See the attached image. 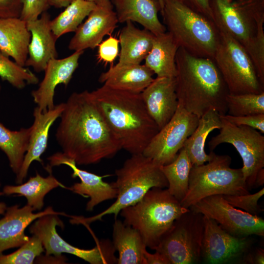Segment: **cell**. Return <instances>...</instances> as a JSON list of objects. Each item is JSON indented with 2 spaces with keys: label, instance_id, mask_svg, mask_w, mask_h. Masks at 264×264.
<instances>
[{
  "label": "cell",
  "instance_id": "13",
  "mask_svg": "<svg viewBox=\"0 0 264 264\" xmlns=\"http://www.w3.org/2000/svg\"><path fill=\"white\" fill-rule=\"evenodd\" d=\"M198 119L178 104L173 117L153 137L142 154L161 165L172 162L196 129Z\"/></svg>",
  "mask_w": 264,
  "mask_h": 264
},
{
  "label": "cell",
  "instance_id": "3",
  "mask_svg": "<svg viewBox=\"0 0 264 264\" xmlns=\"http://www.w3.org/2000/svg\"><path fill=\"white\" fill-rule=\"evenodd\" d=\"M90 92L122 149L131 154H142L159 130L148 112L141 93L104 85Z\"/></svg>",
  "mask_w": 264,
  "mask_h": 264
},
{
  "label": "cell",
  "instance_id": "33",
  "mask_svg": "<svg viewBox=\"0 0 264 264\" xmlns=\"http://www.w3.org/2000/svg\"><path fill=\"white\" fill-rule=\"evenodd\" d=\"M96 5L85 0H74L50 21V27L58 39L67 33L75 32Z\"/></svg>",
  "mask_w": 264,
  "mask_h": 264
},
{
  "label": "cell",
  "instance_id": "11",
  "mask_svg": "<svg viewBox=\"0 0 264 264\" xmlns=\"http://www.w3.org/2000/svg\"><path fill=\"white\" fill-rule=\"evenodd\" d=\"M220 117L222 126L219 133L209 141L210 151L222 143L233 145L242 159V170L247 188H256L257 176L264 168V136L256 129L237 126Z\"/></svg>",
  "mask_w": 264,
  "mask_h": 264
},
{
  "label": "cell",
  "instance_id": "22",
  "mask_svg": "<svg viewBox=\"0 0 264 264\" xmlns=\"http://www.w3.org/2000/svg\"><path fill=\"white\" fill-rule=\"evenodd\" d=\"M50 21V16L46 11L37 19L26 22L31 39L25 66L32 67L38 73L44 71L49 61L58 56L57 39L52 31Z\"/></svg>",
  "mask_w": 264,
  "mask_h": 264
},
{
  "label": "cell",
  "instance_id": "50",
  "mask_svg": "<svg viewBox=\"0 0 264 264\" xmlns=\"http://www.w3.org/2000/svg\"><path fill=\"white\" fill-rule=\"evenodd\" d=\"M1 85H0V92L1 91Z\"/></svg>",
  "mask_w": 264,
  "mask_h": 264
},
{
  "label": "cell",
  "instance_id": "29",
  "mask_svg": "<svg viewBox=\"0 0 264 264\" xmlns=\"http://www.w3.org/2000/svg\"><path fill=\"white\" fill-rule=\"evenodd\" d=\"M44 169L49 174L47 176L43 177L37 172L35 176L30 177L24 183L4 186L2 189L4 195L24 197L27 204L34 211L41 210L44 205V198L50 191L58 187L67 189L53 176L52 168L45 167Z\"/></svg>",
  "mask_w": 264,
  "mask_h": 264
},
{
  "label": "cell",
  "instance_id": "12",
  "mask_svg": "<svg viewBox=\"0 0 264 264\" xmlns=\"http://www.w3.org/2000/svg\"><path fill=\"white\" fill-rule=\"evenodd\" d=\"M64 228L63 221L58 215L48 214L39 217L29 228L32 235L41 241L45 255H61L68 253L74 255L90 264H114L117 263L116 251L109 239L97 242L92 249H84L71 245L57 233L56 227Z\"/></svg>",
  "mask_w": 264,
  "mask_h": 264
},
{
  "label": "cell",
  "instance_id": "14",
  "mask_svg": "<svg viewBox=\"0 0 264 264\" xmlns=\"http://www.w3.org/2000/svg\"><path fill=\"white\" fill-rule=\"evenodd\" d=\"M189 209L215 220L231 235L239 237L264 236V220L229 203L222 195L205 198Z\"/></svg>",
  "mask_w": 264,
  "mask_h": 264
},
{
  "label": "cell",
  "instance_id": "47",
  "mask_svg": "<svg viewBox=\"0 0 264 264\" xmlns=\"http://www.w3.org/2000/svg\"><path fill=\"white\" fill-rule=\"evenodd\" d=\"M95 3L96 5L107 8H113L111 0H85Z\"/></svg>",
  "mask_w": 264,
  "mask_h": 264
},
{
  "label": "cell",
  "instance_id": "5",
  "mask_svg": "<svg viewBox=\"0 0 264 264\" xmlns=\"http://www.w3.org/2000/svg\"><path fill=\"white\" fill-rule=\"evenodd\" d=\"M161 166L142 153L132 154L122 166L115 171L116 180L111 183L117 192L115 202L92 217L71 216L70 222L87 226L110 214H113L116 219L121 210L139 201L150 189L167 188L168 182L161 170Z\"/></svg>",
  "mask_w": 264,
  "mask_h": 264
},
{
  "label": "cell",
  "instance_id": "1",
  "mask_svg": "<svg viewBox=\"0 0 264 264\" xmlns=\"http://www.w3.org/2000/svg\"><path fill=\"white\" fill-rule=\"evenodd\" d=\"M64 104L55 137L76 165L97 164L122 149L90 91L73 92Z\"/></svg>",
  "mask_w": 264,
  "mask_h": 264
},
{
  "label": "cell",
  "instance_id": "17",
  "mask_svg": "<svg viewBox=\"0 0 264 264\" xmlns=\"http://www.w3.org/2000/svg\"><path fill=\"white\" fill-rule=\"evenodd\" d=\"M84 51H76L63 58H54L48 63L44 75L38 88L31 92L33 101L40 110L46 111L55 106L54 98L57 86H67L79 65V60Z\"/></svg>",
  "mask_w": 264,
  "mask_h": 264
},
{
  "label": "cell",
  "instance_id": "9",
  "mask_svg": "<svg viewBox=\"0 0 264 264\" xmlns=\"http://www.w3.org/2000/svg\"><path fill=\"white\" fill-rule=\"evenodd\" d=\"M219 41L213 60L227 87L229 94L261 93L264 85L245 50L226 33L219 31Z\"/></svg>",
  "mask_w": 264,
  "mask_h": 264
},
{
  "label": "cell",
  "instance_id": "39",
  "mask_svg": "<svg viewBox=\"0 0 264 264\" xmlns=\"http://www.w3.org/2000/svg\"><path fill=\"white\" fill-rule=\"evenodd\" d=\"M119 40L115 37L110 36L98 45L97 59L100 62L112 63L119 53Z\"/></svg>",
  "mask_w": 264,
  "mask_h": 264
},
{
  "label": "cell",
  "instance_id": "40",
  "mask_svg": "<svg viewBox=\"0 0 264 264\" xmlns=\"http://www.w3.org/2000/svg\"><path fill=\"white\" fill-rule=\"evenodd\" d=\"M220 116L237 126H245L264 133V114L235 116L227 114Z\"/></svg>",
  "mask_w": 264,
  "mask_h": 264
},
{
  "label": "cell",
  "instance_id": "4",
  "mask_svg": "<svg viewBox=\"0 0 264 264\" xmlns=\"http://www.w3.org/2000/svg\"><path fill=\"white\" fill-rule=\"evenodd\" d=\"M210 5L219 30L245 50L264 85V0H210Z\"/></svg>",
  "mask_w": 264,
  "mask_h": 264
},
{
  "label": "cell",
  "instance_id": "20",
  "mask_svg": "<svg viewBox=\"0 0 264 264\" xmlns=\"http://www.w3.org/2000/svg\"><path fill=\"white\" fill-rule=\"evenodd\" d=\"M118 23L113 8L97 5L75 32L68 44V49L74 51L94 49L105 36L110 35Z\"/></svg>",
  "mask_w": 264,
  "mask_h": 264
},
{
  "label": "cell",
  "instance_id": "23",
  "mask_svg": "<svg viewBox=\"0 0 264 264\" xmlns=\"http://www.w3.org/2000/svg\"><path fill=\"white\" fill-rule=\"evenodd\" d=\"M111 3L118 22H137L154 35L166 32L158 18L157 0H111Z\"/></svg>",
  "mask_w": 264,
  "mask_h": 264
},
{
  "label": "cell",
  "instance_id": "38",
  "mask_svg": "<svg viewBox=\"0 0 264 264\" xmlns=\"http://www.w3.org/2000/svg\"><path fill=\"white\" fill-rule=\"evenodd\" d=\"M50 6L48 0H22L20 18L28 22L37 19Z\"/></svg>",
  "mask_w": 264,
  "mask_h": 264
},
{
  "label": "cell",
  "instance_id": "44",
  "mask_svg": "<svg viewBox=\"0 0 264 264\" xmlns=\"http://www.w3.org/2000/svg\"><path fill=\"white\" fill-rule=\"evenodd\" d=\"M244 262L249 264H264V250L259 248L252 253L248 252L243 258Z\"/></svg>",
  "mask_w": 264,
  "mask_h": 264
},
{
  "label": "cell",
  "instance_id": "2",
  "mask_svg": "<svg viewBox=\"0 0 264 264\" xmlns=\"http://www.w3.org/2000/svg\"><path fill=\"white\" fill-rule=\"evenodd\" d=\"M176 64L179 104L198 118L210 110L227 113L229 91L213 59L195 56L179 47Z\"/></svg>",
  "mask_w": 264,
  "mask_h": 264
},
{
  "label": "cell",
  "instance_id": "43",
  "mask_svg": "<svg viewBox=\"0 0 264 264\" xmlns=\"http://www.w3.org/2000/svg\"><path fill=\"white\" fill-rule=\"evenodd\" d=\"M144 255L146 264H171L165 255L157 251L152 254L146 249Z\"/></svg>",
  "mask_w": 264,
  "mask_h": 264
},
{
  "label": "cell",
  "instance_id": "46",
  "mask_svg": "<svg viewBox=\"0 0 264 264\" xmlns=\"http://www.w3.org/2000/svg\"><path fill=\"white\" fill-rule=\"evenodd\" d=\"M74 0H48L50 6L60 8L66 7Z\"/></svg>",
  "mask_w": 264,
  "mask_h": 264
},
{
  "label": "cell",
  "instance_id": "41",
  "mask_svg": "<svg viewBox=\"0 0 264 264\" xmlns=\"http://www.w3.org/2000/svg\"><path fill=\"white\" fill-rule=\"evenodd\" d=\"M22 0H0V18H20Z\"/></svg>",
  "mask_w": 264,
  "mask_h": 264
},
{
  "label": "cell",
  "instance_id": "18",
  "mask_svg": "<svg viewBox=\"0 0 264 264\" xmlns=\"http://www.w3.org/2000/svg\"><path fill=\"white\" fill-rule=\"evenodd\" d=\"M34 211L27 204L22 207L18 204L7 207L3 217L0 219V254L27 242L29 237L25 234V229L39 217L48 214L65 215L54 211L50 206L38 213Z\"/></svg>",
  "mask_w": 264,
  "mask_h": 264
},
{
  "label": "cell",
  "instance_id": "27",
  "mask_svg": "<svg viewBox=\"0 0 264 264\" xmlns=\"http://www.w3.org/2000/svg\"><path fill=\"white\" fill-rule=\"evenodd\" d=\"M179 47L168 32L154 35L152 48L144 60V65L156 77L175 78L176 58Z\"/></svg>",
  "mask_w": 264,
  "mask_h": 264
},
{
  "label": "cell",
  "instance_id": "6",
  "mask_svg": "<svg viewBox=\"0 0 264 264\" xmlns=\"http://www.w3.org/2000/svg\"><path fill=\"white\" fill-rule=\"evenodd\" d=\"M189 210L167 189L154 187L119 214L126 225L140 233L146 247L155 250L174 222Z\"/></svg>",
  "mask_w": 264,
  "mask_h": 264
},
{
  "label": "cell",
  "instance_id": "32",
  "mask_svg": "<svg viewBox=\"0 0 264 264\" xmlns=\"http://www.w3.org/2000/svg\"><path fill=\"white\" fill-rule=\"evenodd\" d=\"M193 165L183 148L171 163L161 166V170L168 184L167 190L180 202L185 197L189 186V176Z\"/></svg>",
  "mask_w": 264,
  "mask_h": 264
},
{
  "label": "cell",
  "instance_id": "7",
  "mask_svg": "<svg viewBox=\"0 0 264 264\" xmlns=\"http://www.w3.org/2000/svg\"><path fill=\"white\" fill-rule=\"evenodd\" d=\"M160 13L167 32L193 55L213 59L220 32L213 20L178 0H164Z\"/></svg>",
  "mask_w": 264,
  "mask_h": 264
},
{
  "label": "cell",
  "instance_id": "30",
  "mask_svg": "<svg viewBox=\"0 0 264 264\" xmlns=\"http://www.w3.org/2000/svg\"><path fill=\"white\" fill-rule=\"evenodd\" d=\"M221 126L220 115L214 110H208L199 118L196 129L183 147L193 165H202L210 159L211 152L207 154L204 150L206 138L212 131L220 130Z\"/></svg>",
  "mask_w": 264,
  "mask_h": 264
},
{
  "label": "cell",
  "instance_id": "24",
  "mask_svg": "<svg viewBox=\"0 0 264 264\" xmlns=\"http://www.w3.org/2000/svg\"><path fill=\"white\" fill-rule=\"evenodd\" d=\"M153 72L144 64L111 66L101 74L99 81L110 88L141 93L153 81Z\"/></svg>",
  "mask_w": 264,
  "mask_h": 264
},
{
  "label": "cell",
  "instance_id": "26",
  "mask_svg": "<svg viewBox=\"0 0 264 264\" xmlns=\"http://www.w3.org/2000/svg\"><path fill=\"white\" fill-rule=\"evenodd\" d=\"M119 36L120 52L117 64H140L150 52L154 35L149 30L136 27L132 22H127Z\"/></svg>",
  "mask_w": 264,
  "mask_h": 264
},
{
  "label": "cell",
  "instance_id": "42",
  "mask_svg": "<svg viewBox=\"0 0 264 264\" xmlns=\"http://www.w3.org/2000/svg\"><path fill=\"white\" fill-rule=\"evenodd\" d=\"M194 11L213 20L210 0H178Z\"/></svg>",
  "mask_w": 264,
  "mask_h": 264
},
{
  "label": "cell",
  "instance_id": "35",
  "mask_svg": "<svg viewBox=\"0 0 264 264\" xmlns=\"http://www.w3.org/2000/svg\"><path fill=\"white\" fill-rule=\"evenodd\" d=\"M0 77L18 89H23L26 85L39 83L38 77L29 69L10 60L0 50Z\"/></svg>",
  "mask_w": 264,
  "mask_h": 264
},
{
  "label": "cell",
  "instance_id": "49",
  "mask_svg": "<svg viewBox=\"0 0 264 264\" xmlns=\"http://www.w3.org/2000/svg\"><path fill=\"white\" fill-rule=\"evenodd\" d=\"M160 7V11L162 10L163 6L164 0H157Z\"/></svg>",
  "mask_w": 264,
  "mask_h": 264
},
{
  "label": "cell",
  "instance_id": "8",
  "mask_svg": "<svg viewBox=\"0 0 264 264\" xmlns=\"http://www.w3.org/2000/svg\"><path fill=\"white\" fill-rule=\"evenodd\" d=\"M207 163L193 165L187 192L180 202L188 208L202 199L213 195H241L249 193L242 168H232L231 157L211 151Z\"/></svg>",
  "mask_w": 264,
  "mask_h": 264
},
{
  "label": "cell",
  "instance_id": "34",
  "mask_svg": "<svg viewBox=\"0 0 264 264\" xmlns=\"http://www.w3.org/2000/svg\"><path fill=\"white\" fill-rule=\"evenodd\" d=\"M226 101L227 114L240 116L264 114V92L261 93L228 94Z\"/></svg>",
  "mask_w": 264,
  "mask_h": 264
},
{
  "label": "cell",
  "instance_id": "28",
  "mask_svg": "<svg viewBox=\"0 0 264 264\" xmlns=\"http://www.w3.org/2000/svg\"><path fill=\"white\" fill-rule=\"evenodd\" d=\"M112 243L118 252V264H146L144 252L146 249L140 233L121 220L115 219Z\"/></svg>",
  "mask_w": 264,
  "mask_h": 264
},
{
  "label": "cell",
  "instance_id": "25",
  "mask_svg": "<svg viewBox=\"0 0 264 264\" xmlns=\"http://www.w3.org/2000/svg\"><path fill=\"white\" fill-rule=\"evenodd\" d=\"M31 33L20 18H0V50L18 65L25 66Z\"/></svg>",
  "mask_w": 264,
  "mask_h": 264
},
{
  "label": "cell",
  "instance_id": "15",
  "mask_svg": "<svg viewBox=\"0 0 264 264\" xmlns=\"http://www.w3.org/2000/svg\"><path fill=\"white\" fill-rule=\"evenodd\" d=\"M204 233L201 258L207 264H225L243 258L252 241L248 237H239L223 229L213 219L203 216Z\"/></svg>",
  "mask_w": 264,
  "mask_h": 264
},
{
  "label": "cell",
  "instance_id": "16",
  "mask_svg": "<svg viewBox=\"0 0 264 264\" xmlns=\"http://www.w3.org/2000/svg\"><path fill=\"white\" fill-rule=\"evenodd\" d=\"M47 160L49 163L47 166L52 168L54 166L66 165L72 169V177L79 178L80 182L74 183L67 187V189L85 198H90L86 205L87 211H92L95 206L104 201L116 198L117 190L111 183L105 182L102 179L110 175L100 176L80 169L73 159L66 156L62 152L53 154L47 158Z\"/></svg>",
  "mask_w": 264,
  "mask_h": 264
},
{
  "label": "cell",
  "instance_id": "31",
  "mask_svg": "<svg viewBox=\"0 0 264 264\" xmlns=\"http://www.w3.org/2000/svg\"><path fill=\"white\" fill-rule=\"evenodd\" d=\"M31 127L11 131L0 122V150L6 155L13 172L16 175L27 151Z\"/></svg>",
  "mask_w": 264,
  "mask_h": 264
},
{
  "label": "cell",
  "instance_id": "10",
  "mask_svg": "<svg viewBox=\"0 0 264 264\" xmlns=\"http://www.w3.org/2000/svg\"><path fill=\"white\" fill-rule=\"evenodd\" d=\"M204 233L203 215L189 209L173 223L155 249L171 264L200 262Z\"/></svg>",
  "mask_w": 264,
  "mask_h": 264
},
{
  "label": "cell",
  "instance_id": "36",
  "mask_svg": "<svg viewBox=\"0 0 264 264\" xmlns=\"http://www.w3.org/2000/svg\"><path fill=\"white\" fill-rule=\"evenodd\" d=\"M44 251L40 239L32 235L17 250L6 255L0 253V264H32Z\"/></svg>",
  "mask_w": 264,
  "mask_h": 264
},
{
  "label": "cell",
  "instance_id": "21",
  "mask_svg": "<svg viewBox=\"0 0 264 264\" xmlns=\"http://www.w3.org/2000/svg\"><path fill=\"white\" fill-rule=\"evenodd\" d=\"M141 95L148 112L160 130L171 119L178 106L175 78L156 77Z\"/></svg>",
  "mask_w": 264,
  "mask_h": 264
},
{
  "label": "cell",
  "instance_id": "19",
  "mask_svg": "<svg viewBox=\"0 0 264 264\" xmlns=\"http://www.w3.org/2000/svg\"><path fill=\"white\" fill-rule=\"evenodd\" d=\"M64 105V103H61L44 112L41 111L37 106L34 108L33 112L34 120L31 126L32 129L28 147L20 170L16 175V183H23L33 161H38L43 165L41 156L47 148L50 128L60 117Z\"/></svg>",
  "mask_w": 264,
  "mask_h": 264
},
{
  "label": "cell",
  "instance_id": "51",
  "mask_svg": "<svg viewBox=\"0 0 264 264\" xmlns=\"http://www.w3.org/2000/svg\"><path fill=\"white\" fill-rule=\"evenodd\" d=\"M1 186V181H0V186Z\"/></svg>",
  "mask_w": 264,
  "mask_h": 264
},
{
  "label": "cell",
  "instance_id": "37",
  "mask_svg": "<svg viewBox=\"0 0 264 264\" xmlns=\"http://www.w3.org/2000/svg\"><path fill=\"white\" fill-rule=\"evenodd\" d=\"M264 188L256 193L241 195H222L231 205L242 209L253 215H258L264 210L258 204V200L264 195Z\"/></svg>",
  "mask_w": 264,
  "mask_h": 264
},
{
  "label": "cell",
  "instance_id": "48",
  "mask_svg": "<svg viewBox=\"0 0 264 264\" xmlns=\"http://www.w3.org/2000/svg\"><path fill=\"white\" fill-rule=\"evenodd\" d=\"M4 195L2 191H0V197ZM7 206L6 204L3 202H0V216L3 215L6 212Z\"/></svg>",
  "mask_w": 264,
  "mask_h": 264
},
{
  "label": "cell",
  "instance_id": "45",
  "mask_svg": "<svg viewBox=\"0 0 264 264\" xmlns=\"http://www.w3.org/2000/svg\"><path fill=\"white\" fill-rule=\"evenodd\" d=\"M66 260V258L62 255L58 256L53 255V256L52 255H45L44 256L41 255L36 258L35 262H37L36 263L40 264H65Z\"/></svg>",
  "mask_w": 264,
  "mask_h": 264
}]
</instances>
